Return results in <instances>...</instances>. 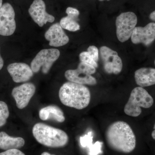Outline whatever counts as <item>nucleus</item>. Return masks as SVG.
Instances as JSON below:
<instances>
[{"mask_svg":"<svg viewBox=\"0 0 155 155\" xmlns=\"http://www.w3.org/2000/svg\"><path fill=\"white\" fill-rule=\"evenodd\" d=\"M87 51L91 55L94 61L97 62L99 60V51L97 48L95 46H90L87 48Z\"/></svg>","mask_w":155,"mask_h":155,"instance_id":"25","label":"nucleus"},{"mask_svg":"<svg viewBox=\"0 0 155 155\" xmlns=\"http://www.w3.org/2000/svg\"><path fill=\"white\" fill-rule=\"evenodd\" d=\"M41 155H51V154H50L48 152H43L41 154Z\"/></svg>","mask_w":155,"mask_h":155,"instance_id":"30","label":"nucleus"},{"mask_svg":"<svg viewBox=\"0 0 155 155\" xmlns=\"http://www.w3.org/2000/svg\"><path fill=\"white\" fill-rule=\"evenodd\" d=\"M32 134L39 143L49 147H62L69 141V137L64 130L44 123L35 124Z\"/></svg>","mask_w":155,"mask_h":155,"instance_id":"3","label":"nucleus"},{"mask_svg":"<svg viewBox=\"0 0 155 155\" xmlns=\"http://www.w3.org/2000/svg\"><path fill=\"white\" fill-rule=\"evenodd\" d=\"M105 137L108 145L116 151L129 153L135 148V134L130 125L124 121H116L109 125Z\"/></svg>","mask_w":155,"mask_h":155,"instance_id":"1","label":"nucleus"},{"mask_svg":"<svg viewBox=\"0 0 155 155\" xmlns=\"http://www.w3.org/2000/svg\"><path fill=\"white\" fill-rule=\"evenodd\" d=\"M99 1H101V2H102V1H111V0H99Z\"/></svg>","mask_w":155,"mask_h":155,"instance_id":"32","label":"nucleus"},{"mask_svg":"<svg viewBox=\"0 0 155 155\" xmlns=\"http://www.w3.org/2000/svg\"><path fill=\"white\" fill-rule=\"evenodd\" d=\"M137 22V17L133 12H125L117 17L116 36L119 41L124 42L131 37Z\"/></svg>","mask_w":155,"mask_h":155,"instance_id":"5","label":"nucleus"},{"mask_svg":"<svg viewBox=\"0 0 155 155\" xmlns=\"http://www.w3.org/2000/svg\"><path fill=\"white\" fill-rule=\"evenodd\" d=\"M153 97L143 87H137L130 93V97L124 107V112L127 116L137 117L142 113L141 107L149 108L153 106Z\"/></svg>","mask_w":155,"mask_h":155,"instance_id":"4","label":"nucleus"},{"mask_svg":"<svg viewBox=\"0 0 155 155\" xmlns=\"http://www.w3.org/2000/svg\"><path fill=\"white\" fill-rule=\"evenodd\" d=\"M28 13L34 21L42 27L47 22L54 21L55 18L46 11V6L43 0H34L28 9Z\"/></svg>","mask_w":155,"mask_h":155,"instance_id":"10","label":"nucleus"},{"mask_svg":"<svg viewBox=\"0 0 155 155\" xmlns=\"http://www.w3.org/2000/svg\"><path fill=\"white\" fill-rule=\"evenodd\" d=\"M45 37L47 40L49 41L50 45L54 47L65 45L69 40V37L59 23L51 25L45 33Z\"/></svg>","mask_w":155,"mask_h":155,"instance_id":"13","label":"nucleus"},{"mask_svg":"<svg viewBox=\"0 0 155 155\" xmlns=\"http://www.w3.org/2000/svg\"><path fill=\"white\" fill-rule=\"evenodd\" d=\"M2 2L3 0H0V9L2 8Z\"/></svg>","mask_w":155,"mask_h":155,"instance_id":"31","label":"nucleus"},{"mask_svg":"<svg viewBox=\"0 0 155 155\" xmlns=\"http://www.w3.org/2000/svg\"><path fill=\"white\" fill-rule=\"evenodd\" d=\"M25 143L22 137L10 136L4 131L0 132V149H18L24 146Z\"/></svg>","mask_w":155,"mask_h":155,"instance_id":"17","label":"nucleus"},{"mask_svg":"<svg viewBox=\"0 0 155 155\" xmlns=\"http://www.w3.org/2000/svg\"><path fill=\"white\" fill-rule=\"evenodd\" d=\"M66 12L67 14V16L71 17L78 21V17L80 13L77 9L72 7H68L66 10Z\"/></svg>","mask_w":155,"mask_h":155,"instance_id":"24","label":"nucleus"},{"mask_svg":"<svg viewBox=\"0 0 155 155\" xmlns=\"http://www.w3.org/2000/svg\"><path fill=\"white\" fill-rule=\"evenodd\" d=\"M36 87L33 83H25L13 89L12 95L18 109H23L28 105L35 93Z\"/></svg>","mask_w":155,"mask_h":155,"instance_id":"9","label":"nucleus"},{"mask_svg":"<svg viewBox=\"0 0 155 155\" xmlns=\"http://www.w3.org/2000/svg\"><path fill=\"white\" fill-rule=\"evenodd\" d=\"M39 116L40 119L43 121L51 119L62 123L65 120L64 112L56 105H50L42 108L39 112Z\"/></svg>","mask_w":155,"mask_h":155,"instance_id":"16","label":"nucleus"},{"mask_svg":"<svg viewBox=\"0 0 155 155\" xmlns=\"http://www.w3.org/2000/svg\"><path fill=\"white\" fill-rule=\"evenodd\" d=\"M59 96L63 104L77 110L87 107L91 98L90 91L86 86L69 81L61 87Z\"/></svg>","mask_w":155,"mask_h":155,"instance_id":"2","label":"nucleus"},{"mask_svg":"<svg viewBox=\"0 0 155 155\" xmlns=\"http://www.w3.org/2000/svg\"><path fill=\"white\" fill-rule=\"evenodd\" d=\"M149 18L151 20L155 22V10L150 14Z\"/></svg>","mask_w":155,"mask_h":155,"instance_id":"27","label":"nucleus"},{"mask_svg":"<svg viewBox=\"0 0 155 155\" xmlns=\"http://www.w3.org/2000/svg\"><path fill=\"white\" fill-rule=\"evenodd\" d=\"M154 130L152 131V137L153 138V139L154 140H155V123L154 124V125L153 127Z\"/></svg>","mask_w":155,"mask_h":155,"instance_id":"29","label":"nucleus"},{"mask_svg":"<svg viewBox=\"0 0 155 155\" xmlns=\"http://www.w3.org/2000/svg\"><path fill=\"white\" fill-rule=\"evenodd\" d=\"M3 66H4V61L2 56H1V53H0V70L2 69Z\"/></svg>","mask_w":155,"mask_h":155,"instance_id":"28","label":"nucleus"},{"mask_svg":"<svg viewBox=\"0 0 155 155\" xmlns=\"http://www.w3.org/2000/svg\"><path fill=\"white\" fill-rule=\"evenodd\" d=\"M100 52L105 71L109 74L118 75L120 73L123 64L118 53L105 46L100 48Z\"/></svg>","mask_w":155,"mask_h":155,"instance_id":"7","label":"nucleus"},{"mask_svg":"<svg viewBox=\"0 0 155 155\" xmlns=\"http://www.w3.org/2000/svg\"><path fill=\"white\" fill-rule=\"evenodd\" d=\"M9 114V109L7 104L0 101V127L5 125Z\"/></svg>","mask_w":155,"mask_h":155,"instance_id":"19","label":"nucleus"},{"mask_svg":"<svg viewBox=\"0 0 155 155\" xmlns=\"http://www.w3.org/2000/svg\"><path fill=\"white\" fill-rule=\"evenodd\" d=\"M0 155H25V154L19 150L11 149L0 153Z\"/></svg>","mask_w":155,"mask_h":155,"instance_id":"26","label":"nucleus"},{"mask_svg":"<svg viewBox=\"0 0 155 155\" xmlns=\"http://www.w3.org/2000/svg\"><path fill=\"white\" fill-rule=\"evenodd\" d=\"M7 69L13 80L16 83L26 82L33 75L34 72L31 67L25 63H14L9 64Z\"/></svg>","mask_w":155,"mask_h":155,"instance_id":"12","label":"nucleus"},{"mask_svg":"<svg viewBox=\"0 0 155 155\" xmlns=\"http://www.w3.org/2000/svg\"><path fill=\"white\" fill-rule=\"evenodd\" d=\"M154 64H155V61H154Z\"/></svg>","mask_w":155,"mask_h":155,"instance_id":"33","label":"nucleus"},{"mask_svg":"<svg viewBox=\"0 0 155 155\" xmlns=\"http://www.w3.org/2000/svg\"><path fill=\"white\" fill-rule=\"evenodd\" d=\"M15 13L14 8L8 3L3 4L0 9V35H12L16 28Z\"/></svg>","mask_w":155,"mask_h":155,"instance_id":"8","label":"nucleus"},{"mask_svg":"<svg viewBox=\"0 0 155 155\" xmlns=\"http://www.w3.org/2000/svg\"><path fill=\"white\" fill-rule=\"evenodd\" d=\"M65 76L69 81L83 85H95L97 84L96 79L94 77L78 68L67 70L65 72Z\"/></svg>","mask_w":155,"mask_h":155,"instance_id":"14","label":"nucleus"},{"mask_svg":"<svg viewBox=\"0 0 155 155\" xmlns=\"http://www.w3.org/2000/svg\"><path fill=\"white\" fill-rule=\"evenodd\" d=\"M130 38L134 44L142 43L146 46L150 45L155 40V22H150L144 27H135Z\"/></svg>","mask_w":155,"mask_h":155,"instance_id":"11","label":"nucleus"},{"mask_svg":"<svg viewBox=\"0 0 155 155\" xmlns=\"http://www.w3.org/2000/svg\"><path fill=\"white\" fill-rule=\"evenodd\" d=\"M134 78L137 84L142 87L155 84V69L153 68H140L134 72Z\"/></svg>","mask_w":155,"mask_h":155,"instance_id":"15","label":"nucleus"},{"mask_svg":"<svg viewBox=\"0 0 155 155\" xmlns=\"http://www.w3.org/2000/svg\"><path fill=\"white\" fill-rule=\"evenodd\" d=\"M60 56V51L57 49L42 50L31 61V68L34 73L38 72L41 68L43 73L48 74L53 64Z\"/></svg>","mask_w":155,"mask_h":155,"instance_id":"6","label":"nucleus"},{"mask_svg":"<svg viewBox=\"0 0 155 155\" xmlns=\"http://www.w3.org/2000/svg\"><path fill=\"white\" fill-rule=\"evenodd\" d=\"M77 68L81 69V70H83L91 75L94 74L96 71L95 67L92 66L90 64L82 62H81L79 63Z\"/></svg>","mask_w":155,"mask_h":155,"instance_id":"22","label":"nucleus"},{"mask_svg":"<svg viewBox=\"0 0 155 155\" xmlns=\"http://www.w3.org/2000/svg\"><path fill=\"white\" fill-rule=\"evenodd\" d=\"M80 143L83 147H88L90 148L92 145L93 136L92 132H89L87 134L83 137H81Z\"/></svg>","mask_w":155,"mask_h":155,"instance_id":"21","label":"nucleus"},{"mask_svg":"<svg viewBox=\"0 0 155 155\" xmlns=\"http://www.w3.org/2000/svg\"><path fill=\"white\" fill-rule=\"evenodd\" d=\"M79 60L81 62H84L87 64H90L96 68H97L98 64L94 61L91 55L87 51H84L80 53L79 56Z\"/></svg>","mask_w":155,"mask_h":155,"instance_id":"20","label":"nucleus"},{"mask_svg":"<svg viewBox=\"0 0 155 155\" xmlns=\"http://www.w3.org/2000/svg\"><path fill=\"white\" fill-rule=\"evenodd\" d=\"M60 24L62 28L69 31H76L80 29V25L77 20L68 16L62 18Z\"/></svg>","mask_w":155,"mask_h":155,"instance_id":"18","label":"nucleus"},{"mask_svg":"<svg viewBox=\"0 0 155 155\" xmlns=\"http://www.w3.org/2000/svg\"><path fill=\"white\" fill-rule=\"evenodd\" d=\"M102 143L97 141L90 147L89 155H97L101 152Z\"/></svg>","mask_w":155,"mask_h":155,"instance_id":"23","label":"nucleus"}]
</instances>
